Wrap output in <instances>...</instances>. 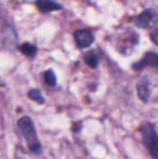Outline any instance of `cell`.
Masks as SVG:
<instances>
[{"label":"cell","mask_w":158,"mask_h":159,"mask_svg":"<svg viewBox=\"0 0 158 159\" xmlns=\"http://www.w3.org/2000/svg\"><path fill=\"white\" fill-rule=\"evenodd\" d=\"M28 98H29L30 100L35 101V102L39 103V104H43L44 103V98L42 96L39 89H32V90H29V92H28Z\"/></svg>","instance_id":"obj_11"},{"label":"cell","mask_w":158,"mask_h":159,"mask_svg":"<svg viewBox=\"0 0 158 159\" xmlns=\"http://www.w3.org/2000/svg\"><path fill=\"white\" fill-rule=\"evenodd\" d=\"M17 127L25 138L29 151L35 155H40L42 152V147L38 140V136H37L33 120L28 116H24V117L20 118V120L17 121Z\"/></svg>","instance_id":"obj_1"},{"label":"cell","mask_w":158,"mask_h":159,"mask_svg":"<svg viewBox=\"0 0 158 159\" xmlns=\"http://www.w3.org/2000/svg\"><path fill=\"white\" fill-rule=\"evenodd\" d=\"M153 19H154V12L151 9H146L135 19L134 25L139 28H147L153 22Z\"/></svg>","instance_id":"obj_6"},{"label":"cell","mask_w":158,"mask_h":159,"mask_svg":"<svg viewBox=\"0 0 158 159\" xmlns=\"http://www.w3.org/2000/svg\"><path fill=\"white\" fill-rule=\"evenodd\" d=\"M146 66L153 67V68L158 70V53L154 52V51H148L145 53L143 57L140 61H138L137 63L132 65V68L134 70H142L143 68H145Z\"/></svg>","instance_id":"obj_3"},{"label":"cell","mask_w":158,"mask_h":159,"mask_svg":"<svg viewBox=\"0 0 158 159\" xmlns=\"http://www.w3.org/2000/svg\"><path fill=\"white\" fill-rule=\"evenodd\" d=\"M16 159H26L25 157H24L23 155H17V157H16Z\"/></svg>","instance_id":"obj_13"},{"label":"cell","mask_w":158,"mask_h":159,"mask_svg":"<svg viewBox=\"0 0 158 159\" xmlns=\"http://www.w3.org/2000/svg\"><path fill=\"white\" fill-rule=\"evenodd\" d=\"M74 39L80 49L89 48L94 41V36L88 30H78L74 33Z\"/></svg>","instance_id":"obj_4"},{"label":"cell","mask_w":158,"mask_h":159,"mask_svg":"<svg viewBox=\"0 0 158 159\" xmlns=\"http://www.w3.org/2000/svg\"><path fill=\"white\" fill-rule=\"evenodd\" d=\"M150 38L156 46H158V30H154L150 34Z\"/></svg>","instance_id":"obj_12"},{"label":"cell","mask_w":158,"mask_h":159,"mask_svg":"<svg viewBox=\"0 0 158 159\" xmlns=\"http://www.w3.org/2000/svg\"><path fill=\"white\" fill-rule=\"evenodd\" d=\"M19 49H20V51H21L24 55H26L27 57H34L37 53V47L32 43H28V42L23 43Z\"/></svg>","instance_id":"obj_9"},{"label":"cell","mask_w":158,"mask_h":159,"mask_svg":"<svg viewBox=\"0 0 158 159\" xmlns=\"http://www.w3.org/2000/svg\"><path fill=\"white\" fill-rule=\"evenodd\" d=\"M142 142L154 159H158V134L154 125L145 124L140 129Z\"/></svg>","instance_id":"obj_2"},{"label":"cell","mask_w":158,"mask_h":159,"mask_svg":"<svg viewBox=\"0 0 158 159\" xmlns=\"http://www.w3.org/2000/svg\"><path fill=\"white\" fill-rule=\"evenodd\" d=\"M137 91L138 95L143 102L147 103L150 100L151 89H150V81L146 78H141L137 84Z\"/></svg>","instance_id":"obj_7"},{"label":"cell","mask_w":158,"mask_h":159,"mask_svg":"<svg viewBox=\"0 0 158 159\" xmlns=\"http://www.w3.org/2000/svg\"><path fill=\"white\" fill-rule=\"evenodd\" d=\"M84 60L86 62V64L88 65L91 68H95L99 64V57L95 53V51L91 50L89 52H87L86 54L84 55Z\"/></svg>","instance_id":"obj_8"},{"label":"cell","mask_w":158,"mask_h":159,"mask_svg":"<svg viewBox=\"0 0 158 159\" xmlns=\"http://www.w3.org/2000/svg\"><path fill=\"white\" fill-rule=\"evenodd\" d=\"M43 79H44V81H46V84L51 87L56 84V76H55V74L53 73L52 69H48V70L44 71Z\"/></svg>","instance_id":"obj_10"},{"label":"cell","mask_w":158,"mask_h":159,"mask_svg":"<svg viewBox=\"0 0 158 159\" xmlns=\"http://www.w3.org/2000/svg\"><path fill=\"white\" fill-rule=\"evenodd\" d=\"M36 7L42 13H50L54 11H60L63 9V6L54 0H37Z\"/></svg>","instance_id":"obj_5"}]
</instances>
